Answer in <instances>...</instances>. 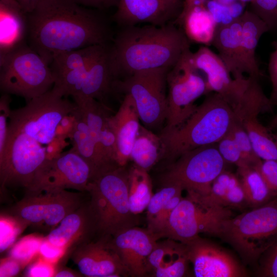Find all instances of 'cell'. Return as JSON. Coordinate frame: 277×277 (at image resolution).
<instances>
[{
  "label": "cell",
  "mask_w": 277,
  "mask_h": 277,
  "mask_svg": "<svg viewBox=\"0 0 277 277\" xmlns=\"http://www.w3.org/2000/svg\"><path fill=\"white\" fill-rule=\"evenodd\" d=\"M52 88L11 110L4 153L0 156L1 189L21 187L26 190L49 160V145L57 137V128L76 107Z\"/></svg>",
  "instance_id": "cell-1"
},
{
  "label": "cell",
  "mask_w": 277,
  "mask_h": 277,
  "mask_svg": "<svg viewBox=\"0 0 277 277\" xmlns=\"http://www.w3.org/2000/svg\"><path fill=\"white\" fill-rule=\"evenodd\" d=\"M27 16L30 47L49 64L60 52L107 45L110 36L103 18L73 0H41Z\"/></svg>",
  "instance_id": "cell-2"
},
{
  "label": "cell",
  "mask_w": 277,
  "mask_h": 277,
  "mask_svg": "<svg viewBox=\"0 0 277 277\" xmlns=\"http://www.w3.org/2000/svg\"><path fill=\"white\" fill-rule=\"evenodd\" d=\"M189 50V40L174 24L123 27L109 48L113 76L116 81L145 70L171 69Z\"/></svg>",
  "instance_id": "cell-3"
},
{
  "label": "cell",
  "mask_w": 277,
  "mask_h": 277,
  "mask_svg": "<svg viewBox=\"0 0 277 277\" xmlns=\"http://www.w3.org/2000/svg\"><path fill=\"white\" fill-rule=\"evenodd\" d=\"M236 121L230 105L218 93L208 95L180 126L161 133L164 146L162 159L171 163L183 153L195 148L217 144Z\"/></svg>",
  "instance_id": "cell-4"
},
{
  "label": "cell",
  "mask_w": 277,
  "mask_h": 277,
  "mask_svg": "<svg viewBox=\"0 0 277 277\" xmlns=\"http://www.w3.org/2000/svg\"><path fill=\"white\" fill-rule=\"evenodd\" d=\"M129 170L118 167L91 180L86 191L99 237H112L137 226L138 215L130 209L128 197Z\"/></svg>",
  "instance_id": "cell-5"
},
{
  "label": "cell",
  "mask_w": 277,
  "mask_h": 277,
  "mask_svg": "<svg viewBox=\"0 0 277 277\" xmlns=\"http://www.w3.org/2000/svg\"><path fill=\"white\" fill-rule=\"evenodd\" d=\"M218 236L229 244L245 263L256 264L277 239V196L225 221Z\"/></svg>",
  "instance_id": "cell-6"
},
{
  "label": "cell",
  "mask_w": 277,
  "mask_h": 277,
  "mask_svg": "<svg viewBox=\"0 0 277 277\" xmlns=\"http://www.w3.org/2000/svg\"><path fill=\"white\" fill-rule=\"evenodd\" d=\"M49 63L24 44L0 59V87L28 102L48 91L55 78Z\"/></svg>",
  "instance_id": "cell-7"
},
{
  "label": "cell",
  "mask_w": 277,
  "mask_h": 277,
  "mask_svg": "<svg viewBox=\"0 0 277 277\" xmlns=\"http://www.w3.org/2000/svg\"><path fill=\"white\" fill-rule=\"evenodd\" d=\"M187 192L171 213L163 238L186 243L201 233L218 236L223 223L233 216L231 209L206 195Z\"/></svg>",
  "instance_id": "cell-8"
},
{
  "label": "cell",
  "mask_w": 277,
  "mask_h": 277,
  "mask_svg": "<svg viewBox=\"0 0 277 277\" xmlns=\"http://www.w3.org/2000/svg\"><path fill=\"white\" fill-rule=\"evenodd\" d=\"M170 69L160 68L140 71L113 83V89L131 96L140 120L150 130L166 122L167 76Z\"/></svg>",
  "instance_id": "cell-9"
},
{
  "label": "cell",
  "mask_w": 277,
  "mask_h": 277,
  "mask_svg": "<svg viewBox=\"0 0 277 277\" xmlns=\"http://www.w3.org/2000/svg\"><path fill=\"white\" fill-rule=\"evenodd\" d=\"M227 163L217 144L200 147L183 153L172 162L161 176L163 186L176 184L184 190L207 195L214 180Z\"/></svg>",
  "instance_id": "cell-10"
},
{
  "label": "cell",
  "mask_w": 277,
  "mask_h": 277,
  "mask_svg": "<svg viewBox=\"0 0 277 277\" xmlns=\"http://www.w3.org/2000/svg\"><path fill=\"white\" fill-rule=\"evenodd\" d=\"M192 53L187 51L168 72L167 113L162 133L182 124L195 110L194 101L208 93L206 80L192 62Z\"/></svg>",
  "instance_id": "cell-11"
},
{
  "label": "cell",
  "mask_w": 277,
  "mask_h": 277,
  "mask_svg": "<svg viewBox=\"0 0 277 277\" xmlns=\"http://www.w3.org/2000/svg\"><path fill=\"white\" fill-rule=\"evenodd\" d=\"M84 202L80 192L65 190L26 195L10 210V215L25 225L49 230Z\"/></svg>",
  "instance_id": "cell-12"
},
{
  "label": "cell",
  "mask_w": 277,
  "mask_h": 277,
  "mask_svg": "<svg viewBox=\"0 0 277 277\" xmlns=\"http://www.w3.org/2000/svg\"><path fill=\"white\" fill-rule=\"evenodd\" d=\"M91 180V170L88 163L70 149L44 164L26 190V195L67 189L86 191Z\"/></svg>",
  "instance_id": "cell-13"
},
{
  "label": "cell",
  "mask_w": 277,
  "mask_h": 277,
  "mask_svg": "<svg viewBox=\"0 0 277 277\" xmlns=\"http://www.w3.org/2000/svg\"><path fill=\"white\" fill-rule=\"evenodd\" d=\"M195 68L205 73L208 93L220 94L235 112L243 102L251 77L234 79L217 54L206 46L192 53Z\"/></svg>",
  "instance_id": "cell-14"
},
{
  "label": "cell",
  "mask_w": 277,
  "mask_h": 277,
  "mask_svg": "<svg viewBox=\"0 0 277 277\" xmlns=\"http://www.w3.org/2000/svg\"><path fill=\"white\" fill-rule=\"evenodd\" d=\"M196 277L246 276L243 268L228 252L198 235L183 243Z\"/></svg>",
  "instance_id": "cell-15"
},
{
  "label": "cell",
  "mask_w": 277,
  "mask_h": 277,
  "mask_svg": "<svg viewBox=\"0 0 277 277\" xmlns=\"http://www.w3.org/2000/svg\"><path fill=\"white\" fill-rule=\"evenodd\" d=\"M160 239L147 228L135 226L110 237L109 243L128 275L144 277L148 276V258Z\"/></svg>",
  "instance_id": "cell-16"
},
{
  "label": "cell",
  "mask_w": 277,
  "mask_h": 277,
  "mask_svg": "<svg viewBox=\"0 0 277 277\" xmlns=\"http://www.w3.org/2000/svg\"><path fill=\"white\" fill-rule=\"evenodd\" d=\"M86 120L97 152L111 170L120 166L116 161L115 136L110 122L109 108L104 103L90 97L73 98Z\"/></svg>",
  "instance_id": "cell-17"
},
{
  "label": "cell",
  "mask_w": 277,
  "mask_h": 277,
  "mask_svg": "<svg viewBox=\"0 0 277 277\" xmlns=\"http://www.w3.org/2000/svg\"><path fill=\"white\" fill-rule=\"evenodd\" d=\"M109 236L82 243L72 249L71 259L79 272L87 277L128 275L118 255L111 247Z\"/></svg>",
  "instance_id": "cell-18"
},
{
  "label": "cell",
  "mask_w": 277,
  "mask_h": 277,
  "mask_svg": "<svg viewBox=\"0 0 277 277\" xmlns=\"http://www.w3.org/2000/svg\"><path fill=\"white\" fill-rule=\"evenodd\" d=\"M178 7L169 0H119L113 18L123 27L142 23L162 26L170 23Z\"/></svg>",
  "instance_id": "cell-19"
},
{
  "label": "cell",
  "mask_w": 277,
  "mask_h": 277,
  "mask_svg": "<svg viewBox=\"0 0 277 277\" xmlns=\"http://www.w3.org/2000/svg\"><path fill=\"white\" fill-rule=\"evenodd\" d=\"M95 234V223L88 202L66 215L45 239L67 252L70 248L92 240Z\"/></svg>",
  "instance_id": "cell-20"
},
{
  "label": "cell",
  "mask_w": 277,
  "mask_h": 277,
  "mask_svg": "<svg viewBox=\"0 0 277 277\" xmlns=\"http://www.w3.org/2000/svg\"><path fill=\"white\" fill-rule=\"evenodd\" d=\"M189 263L184 243L170 239L157 242L148 258V276H186Z\"/></svg>",
  "instance_id": "cell-21"
},
{
  "label": "cell",
  "mask_w": 277,
  "mask_h": 277,
  "mask_svg": "<svg viewBox=\"0 0 277 277\" xmlns=\"http://www.w3.org/2000/svg\"><path fill=\"white\" fill-rule=\"evenodd\" d=\"M140 118L133 99L125 94L124 99L110 122L114 131L116 145V161L125 166L130 160L131 149L141 127Z\"/></svg>",
  "instance_id": "cell-22"
},
{
  "label": "cell",
  "mask_w": 277,
  "mask_h": 277,
  "mask_svg": "<svg viewBox=\"0 0 277 277\" xmlns=\"http://www.w3.org/2000/svg\"><path fill=\"white\" fill-rule=\"evenodd\" d=\"M240 16L229 24L216 26L211 44L217 50L218 56L234 79L245 77Z\"/></svg>",
  "instance_id": "cell-23"
},
{
  "label": "cell",
  "mask_w": 277,
  "mask_h": 277,
  "mask_svg": "<svg viewBox=\"0 0 277 277\" xmlns=\"http://www.w3.org/2000/svg\"><path fill=\"white\" fill-rule=\"evenodd\" d=\"M114 81L110 65L109 48L107 45H97L88 63L81 93L75 97H90L104 103L105 97L113 89Z\"/></svg>",
  "instance_id": "cell-24"
},
{
  "label": "cell",
  "mask_w": 277,
  "mask_h": 277,
  "mask_svg": "<svg viewBox=\"0 0 277 277\" xmlns=\"http://www.w3.org/2000/svg\"><path fill=\"white\" fill-rule=\"evenodd\" d=\"M27 33V14L17 1L0 0V59L23 45Z\"/></svg>",
  "instance_id": "cell-25"
},
{
  "label": "cell",
  "mask_w": 277,
  "mask_h": 277,
  "mask_svg": "<svg viewBox=\"0 0 277 277\" xmlns=\"http://www.w3.org/2000/svg\"><path fill=\"white\" fill-rule=\"evenodd\" d=\"M74 120L68 137L72 147L71 148L81 156L90 166L92 180L110 170L100 157L92 140L86 120L76 105L72 112Z\"/></svg>",
  "instance_id": "cell-26"
},
{
  "label": "cell",
  "mask_w": 277,
  "mask_h": 277,
  "mask_svg": "<svg viewBox=\"0 0 277 277\" xmlns=\"http://www.w3.org/2000/svg\"><path fill=\"white\" fill-rule=\"evenodd\" d=\"M174 22L181 26L189 41L206 46L212 44L216 25L201 0L182 10Z\"/></svg>",
  "instance_id": "cell-27"
},
{
  "label": "cell",
  "mask_w": 277,
  "mask_h": 277,
  "mask_svg": "<svg viewBox=\"0 0 277 277\" xmlns=\"http://www.w3.org/2000/svg\"><path fill=\"white\" fill-rule=\"evenodd\" d=\"M242 22L243 61L245 73L260 79L262 73L256 58V49L261 36L269 29L266 23L250 10L240 16Z\"/></svg>",
  "instance_id": "cell-28"
},
{
  "label": "cell",
  "mask_w": 277,
  "mask_h": 277,
  "mask_svg": "<svg viewBox=\"0 0 277 277\" xmlns=\"http://www.w3.org/2000/svg\"><path fill=\"white\" fill-rule=\"evenodd\" d=\"M164 147L160 136L141 126L133 145L130 159L134 165L147 171L163 159Z\"/></svg>",
  "instance_id": "cell-29"
},
{
  "label": "cell",
  "mask_w": 277,
  "mask_h": 277,
  "mask_svg": "<svg viewBox=\"0 0 277 277\" xmlns=\"http://www.w3.org/2000/svg\"><path fill=\"white\" fill-rule=\"evenodd\" d=\"M246 131L256 154L262 160L277 161V136L263 126L258 116H250L240 122Z\"/></svg>",
  "instance_id": "cell-30"
},
{
  "label": "cell",
  "mask_w": 277,
  "mask_h": 277,
  "mask_svg": "<svg viewBox=\"0 0 277 277\" xmlns=\"http://www.w3.org/2000/svg\"><path fill=\"white\" fill-rule=\"evenodd\" d=\"M237 175L250 207L254 208L261 206L277 196L270 189L261 173L255 168L237 167Z\"/></svg>",
  "instance_id": "cell-31"
},
{
  "label": "cell",
  "mask_w": 277,
  "mask_h": 277,
  "mask_svg": "<svg viewBox=\"0 0 277 277\" xmlns=\"http://www.w3.org/2000/svg\"><path fill=\"white\" fill-rule=\"evenodd\" d=\"M147 172L134 165L129 170V203L131 212L136 215L147 209L153 194Z\"/></svg>",
  "instance_id": "cell-32"
},
{
  "label": "cell",
  "mask_w": 277,
  "mask_h": 277,
  "mask_svg": "<svg viewBox=\"0 0 277 277\" xmlns=\"http://www.w3.org/2000/svg\"><path fill=\"white\" fill-rule=\"evenodd\" d=\"M96 46H91L54 55L51 62L53 73L75 70L85 67L92 57Z\"/></svg>",
  "instance_id": "cell-33"
},
{
  "label": "cell",
  "mask_w": 277,
  "mask_h": 277,
  "mask_svg": "<svg viewBox=\"0 0 277 277\" xmlns=\"http://www.w3.org/2000/svg\"><path fill=\"white\" fill-rule=\"evenodd\" d=\"M183 190L182 187L179 184H168L163 186L159 191L153 194L147 208L148 229L153 225L164 205Z\"/></svg>",
  "instance_id": "cell-34"
},
{
  "label": "cell",
  "mask_w": 277,
  "mask_h": 277,
  "mask_svg": "<svg viewBox=\"0 0 277 277\" xmlns=\"http://www.w3.org/2000/svg\"><path fill=\"white\" fill-rule=\"evenodd\" d=\"M230 132L238 143L245 165L254 168L259 165L262 160L256 154L246 131L237 119Z\"/></svg>",
  "instance_id": "cell-35"
},
{
  "label": "cell",
  "mask_w": 277,
  "mask_h": 277,
  "mask_svg": "<svg viewBox=\"0 0 277 277\" xmlns=\"http://www.w3.org/2000/svg\"><path fill=\"white\" fill-rule=\"evenodd\" d=\"M44 239L35 235L23 238L13 247L10 256L21 262L25 266L39 253Z\"/></svg>",
  "instance_id": "cell-36"
},
{
  "label": "cell",
  "mask_w": 277,
  "mask_h": 277,
  "mask_svg": "<svg viewBox=\"0 0 277 277\" xmlns=\"http://www.w3.org/2000/svg\"><path fill=\"white\" fill-rule=\"evenodd\" d=\"M27 227L15 217L9 215H1L0 220V250L1 252L9 248L17 237Z\"/></svg>",
  "instance_id": "cell-37"
},
{
  "label": "cell",
  "mask_w": 277,
  "mask_h": 277,
  "mask_svg": "<svg viewBox=\"0 0 277 277\" xmlns=\"http://www.w3.org/2000/svg\"><path fill=\"white\" fill-rule=\"evenodd\" d=\"M239 181L237 174L225 169L213 182L209 193L206 196L216 203L224 206V200L229 190Z\"/></svg>",
  "instance_id": "cell-38"
},
{
  "label": "cell",
  "mask_w": 277,
  "mask_h": 277,
  "mask_svg": "<svg viewBox=\"0 0 277 277\" xmlns=\"http://www.w3.org/2000/svg\"><path fill=\"white\" fill-rule=\"evenodd\" d=\"M250 10L266 23L269 31L277 30V0H253Z\"/></svg>",
  "instance_id": "cell-39"
},
{
  "label": "cell",
  "mask_w": 277,
  "mask_h": 277,
  "mask_svg": "<svg viewBox=\"0 0 277 277\" xmlns=\"http://www.w3.org/2000/svg\"><path fill=\"white\" fill-rule=\"evenodd\" d=\"M218 150L227 164L237 167L246 166L237 142L229 131L217 144Z\"/></svg>",
  "instance_id": "cell-40"
},
{
  "label": "cell",
  "mask_w": 277,
  "mask_h": 277,
  "mask_svg": "<svg viewBox=\"0 0 277 277\" xmlns=\"http://www.w3.org/2000/svg\"><path fill=\"white\" fill-rule=\"evenodd\" d=\"M258 274L262 277H277V239L260 258Z\"/></svg>",
  "instance_id": "cell-41"
},
{
  "label": "cell",
  "mask_w": 277,
  "mask_h": 277,
  "mask_svg": "<svg viewBox=\"0 0 277 277\" xmlns=\"http://www.w3.org/2000/svg\"><path fill=\"white\" fill-rule=\"evenodd\" d=\"M10 104L8 94H3L0 99V156L4 153L6 142L9 117L11 111Z\"/></svg>",
  "instance_id": "cell-42"
},
{
  "label": "cell",
  "mask_w": 277,
  "mask_h": 277,
  "mask_svg": "<svg viewBox=\"0 0 277 277\" xmlns=\"http://www.w3.org/2000/svg\"><path fill=\"white\" fill-rule=\"evenodd\" d=\"M56 270L55 265L41 256H39L29 265L25 275L31 277L54 276Z\"/></svg>",
  "instance_id": "cell-43"
},
{
  "label": "cell",
  "mask_w": 277,
  "mask_h": 277,
  "mask_svg": "<svg viewBox=\"0 0 277 277\" xmlns=\"http://www.w3.org/2000/svg\"><path fill=\"white\" fill-rule=\"evenodd\" d=\"M254 168L261 173L270 189L277 194V161L262 160Z\"/></svg>",
  "instance_id": "cell-44"
},
{
  "label": "cell",
  "mask_w": 277,
  "mask_h": 277,
  "mask_svg": "<svg viewBox=\"0 0 277 277\" xmlns=\"http://www.w3.org/2000/svg\"><path fill=\"white\" fill-rule=\"evenodd\" d=\"M66 253V250L51 244L44 238L40 246L38 254L45 260L55 264Z\"/></svg>",
  "instance_id": "cell-45"
},
{
  "label": "cell",
  "mask_w": 277,
  "mask_h": 277,
  "mask_svg": "<svg viewBox=\"0 0 277 277\" xmlns=\"http://www.w3.org/2000/svg\"><path fill=\"white\" fill-rule=\"evenodd\" d=\"M23 264L17 260L9 256L1 260L0 276H14L18 274Z\"/></svg>",
  "instance_id": "cell-46"
},
{
  "label": "cell",
  "mask_w": 277,
  "mask_h": 277,
  "mask_svg": "<svg viewBox=\"0 0 277 277\" xmlns=\"http://www.w3.org/2000/svg\"><path fill=\"white\" fill-rule=\"evenodd\" d=\"M273 50L270 54L268 62V72L272 85L271 96L277 92V39L272 43Z\"/></svg>",
  "instance_id": "cell-47"
},
{
  "label": "cell",
  "mask_w": 277,
  "mask_h": 277,
  "mask_svg": "<svg viewBox=\"0 0 277 277\" xmlns=\"http://www.w3.org/2000/svg\"><path fill=\"white\" fill-rule=\"evenodd\" d=\"M76 3L89 7L104 9L116 6L119 0H73Z\"/></svg>",
  "instance_id": "cell-48"
},
{
  "label": "cell",
  "mask_w": 277,
  "mask_h": 277,
  "mask_svg": "<svg viewBox=\"0 0 277 277\" xmlns=\"http://www.w3.org/2000/svg\"><path fill=\"white\" fill-rule=\"evenodd\" d=\"M80 272H77L67 267H62L61 268H56L54 276L55 277H73L82 276L83 275Z\"/></svg>",
  "instance_id": "cell-49"
},
{
  "label": "cell",
  "mask_w": 277,
  "mask_h": 277,
  "mask_svg": "<svg viewBox=\"0 0 277 277\" xmlns=\"http://www.w3.org/2000/svg\"><path fill=\"white\" fill-rule=\"evenodd\" d=\"M22 10L28 14L31 12L41 0H16Z\"/></svg>",
  "instance_id": "cell-50"
},
{
  "label": "cell",
  "mask_w": 277,
  "mask_h": 277,
  "mask_svg": "<svg viewBox=\"0 0 277 277\" xmlns=\"http://www.w3.org/2000/svg\"><path fill=\"white\" fill-rule=\"evenodd\" d=\"M271 99L273 102V103L274 102L277 103V92L274 95L271 96ZM276 122H277V114L272 121L270 126L274 124Z\"/></svg>",
  "instance_id": "cell-51"
},
{
  "label": "cell",
  "mask_w": 277,
  "mask_h": 277,
  "mask_svg": "<svg viewBox=\"0 0 277 277\" xmlns=\"http://www.w3.org/2000/svg\"><path fill=\"white\" fill-rule=\"evenodd\" d=\"M195 0H184V5H189L192 3Z\"/></svg>",
  "instance_id": "cell-52"
},
{
  "label": "cell",
  "mask_w": 277,
  "mask_h": 277,
  "mask_svg": "<svg viewBox=\"0 0 277 277\" xmlns=\"http://www.w3.org/2000/svg\"><path fill=\"white\" fill-rule=\"evenodd\" d=\"M270 128H273V129H276L275 134H276V135L277 136V122H276L274 124H273V125L271 126H270Z\"/></svg>",
  "instance_id": "cell-53"
},
{
  "label": "cell",
  "mask_w": 277,
  "mask_h": 277,
  "mask_svg": "<svg viewBox=\"0 0 277 277\" xmlns=\"http://www.w3.org/2000/svg\"><path fill=\"white\" fill-rule=\"evenodd\" d=\"M169 1L171 2V3H172L173 4H177V5L179 4L180 0H169Z\"/></svg>",
  "instance_id": "cell-54"
},
{
  "label": "cell",
  "mask_w": 277,
  "mask_h": 277,
  "mask_svg": "<svg viewBox=\"0 0 277 277\" xmlns=\"http://www.w3.org/2000/svg\"><path fill=\"white\" fill-rule=\"evenodd\" d=\"M239 1L243 3H249L250 4L253 0H239Z\"/></svg>",
  "instance_id": "cell-55"
}]
</instances>
